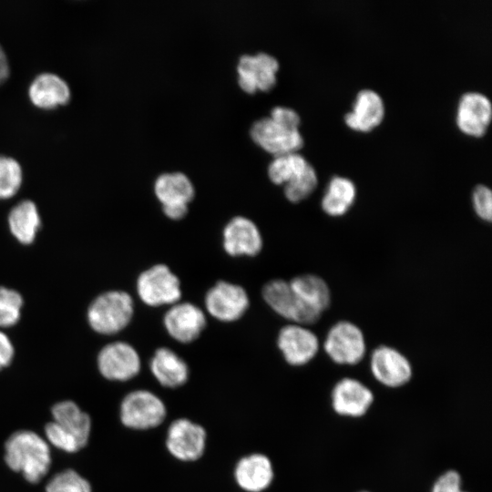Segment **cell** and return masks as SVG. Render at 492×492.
Segmentation results:
<instances>
[{"instance_id":"6da1fadb","label":"cell","mask_w":492,"mask_h":492,"mask_svg":"<svg viewBox=\"0 0 492 492\" xmlns=\"http://www.w3.org/2000/svg\"><path fill=\"white\" fill-rule=\"evenodd\" d=\"M5 461L30 483H37L48 472L51 454L48 443L31 430L13 433L5 444Z\"/></svg>"},{"instance_id":"7a4b0ae2","label":"cell","mask_w":492,"mask_h":492,"mask_svg":"<svg viewBox=\"0 0 492 492\" xmlns=\"http://www.w3.org/2000/svg\"><path fill=\"white\" fill-rule=\"evenodd\" d=\"M133 314L134 302L130 294L124 291H108L91 302L87 318L96 333L111 335L125 329Z\"/></svg>"},{"instance_id":"3957f363","label":"cell","mask_w":492,"mask_h":492,"mask_svg":"<svg viewBox=\"0 0 492 492\" xmlns=\"http://www.w3.org/2000/svg\"><path fill=\"white\" fill-rule=\"evenodd\" d=\"M137 293L147 305H172L181 298L179 277L165 264L159 263L142 272L137 280Z\"/></svg>"},{"instance_id":"277c9868","label":"cell","mask_w":492,"mask_h":492,"mask_svg":"<svg viewBox=\"0 0 492 492\" xmlns=\"http://www.w3.org/2000/svg\"><path fill=\"white\" fill-rule=\"evenodd\" d=\"M265 302L280 316L302 325L319 321L322 313L306 305L293 292L289 282L282 279L271 280L261 290Z\"/></svg>"},{"instance_id":"5b68a950","label":"cell","mask_w":492,"mask_h":492,"mask_svg":"<svg viewBox=\"0 0 492 492\" xmlns=\"http://www.w3.org/2000/svg\"><path fill=\"white\" fill-rule=\"evenodd\" d=\"M164 402L149 390L128 393L120 405L122 424L131 429L146 430L159 426L166 418Z\"/></svg>"},{"instance_id":"8992f818","label":"cell","mask_w":492,"mask_h":492,"mask_svg":"<svg viewBox=\"0 0 492 492\" xmlns=\"http://www.w3.org/2000/svg\"><path fill=\"white\" fill-rule=\"evenodd\" d=\"M323 348L334 363L354 365L364 359L366 342L359 326L343 320L330 327L323 342Z\"/></svg>"},{"instance_id":"52a82bcc","label":"cell","mask_w":492,"mask_h":492,"mask_svg":"<svg viewBox=\"0 0 492 492\" xmlns=\"http://www.w3.org/2000/svg\"><path fill=\"white\" fill-rule=\"evenodd\" d=\"M207 312L220 322H235L246 313L250 300L245 289L226 281L217 282L204 298Z\"/></svg>"},{"instance_id":"ba28073f","label":"cell","mask_w":492,"mask_h":492,"mask_svg":"<svg viewBox=\"0 0 492 492\" xmlns=\"http://www.w3.org/2000/svg\"><path fill=\"white\" fill-rule=\"evenodd\" d=\"M205 428L188 418H178L169 426L166 447L178 460L191 462L200 458L205 451Z\"/></svg>"},{"instance_id":"9c48e42d","label":"cell","mask_w":492,"mask_h":492,"mask_svg":"<svg viewBox=\"0 0 492 492\" xmlns=\"http://www.w3.org/2000/svg\"><path fill=\"white\" fill-rule=\"evenodd\" d=\"M100 374L111 381H128L140 371L141 362L137 350L128 343L117 341L105 345L97 355Z\"/></svg>"},{"instance_id":"30bf717a","label":"cell","mask_w":492,"mask_h":492,"mask_svg":"<svg viewBox=\"0 0 492 492\" xmlns=\"http://www.w3.org/2000/svg\"><path fill=\"white\" fill-rule=\"evenodd\" d=\"M277 345L284 360L293 366L308 364L320 348L317 335L305 325L297 323H290L281 328Z\"/></svg>"},{"instance_id":"8fae6325","label":"cell","mask_w":492,"mask_h":492,"mask_svg":"<svg viewBox=\"0 0 492 492\" xmlns=\"http://www.w3.org/2000/svg\"><path fill=\"white\" fill-rule=\"evenodd\" d=\"M163 323L171 338L181 343H189L200 337L207 325V319L197 305L178 302L166 312Z\"/></svg>"},{"instance_id":"7c38bea8","label":"cell","mask_w":492,"mask_h":492,"mask_svg":"<svg viewBox=\"0 0 492 492\" xmlns=\"http://www.w3.org/2000/svg\"><path fill=\"white\" fill-rule=\"evenodd\" d=\"M251 136L256 143L275 156L295 152L303 144L299 128L282 126L271 117H263L253 122Z\"/></svg>"},{"instance_id":"4fadbf2b","label":"cell","mask_w":492,"mask_h":492,"mask_svg":"<svg viewBox=\"0 0 492 492\" xmlns=\"http://www.w3.org/2000/svg\"><path fill=\"white\" fill-rule=\"evenodd\" d=\"M370 368L374 378L389 387L405 384L413 374L409 360L400 351L389 345H380L373 350Z\"/></svg>"},{"instance_id":"5bb4252c","label":"cell","mask_w":492,"mask_h":492,"mask_svg":"<svg viewBox=\"0 0 492 492\" xmlns=\"http://www.w3.org/2000/svg\"><path fill=\"white\" fill-rule=\"evenodd\" d=\"M491 116V102L485 94L468 91L461 95L456 107V121L463 133L473 137L483 136Z\"/></svg>"},{"instance_id":"9a60e30c","label":"cell","mask_w":492,"mask_h":492,"mask_svg":"<svg viewBox=\"0 0 492 492\" xmlns=\"http://www.w3.org/2000/svg\"><path fill=\"white\" fill-rule=\"evenodd\" d=\"M224 251L231 256H256L262 249L263 241L258 226L244 216L233 217L222 231Z\"/></svg>"},{"instance_id":"2e32d148","label":"cell","mask_w":492,"mask_h":492,"mask_svg":"<svg viewBox=\"0 0 492 492\" xmlns=\"http://www.w3.org/2000/svg\"><path fill=\"white\" fill-rule=\"evenodd\" d=\"M373 401L372 391L354 378L341 379L332 391L333 410L342 415L362 416L367 412Z\"/></svg>"},{"instance_id":"e0dca14e","label":"cell","mask_w":492,"mask_h":492,"mask_svg":"<svg viewBox=\"0 0 492 492\" xmlns=\"http://www.w3.org/2000/svg\"><path fill=\"white\" fill-rule=\"evenodd\" d=\"M237 485L246 492H262L272 484L274 471L270 458L261 453L241 457L234 468Z\"/></svg>"},{"instance_id":"ac0fdd59","label":"cell","mask_w":492,"mask_h":492,"mask_svg":"<svg viewBox=\"0 0 492 492\" xmlns=\"http://www.w3.org/2000/svg\"><path fill=\"white\" fill-rule=\"evenodd\" d=\"M384 116L382 97L371 88H363L355 96L353 107L343 118L354 130L367 132L378 126Z\"/></svg>"},{"instance_id":"d6986e66","label":"cell","mask_w":492,"mask_h":492,"mask_svg":"<svg viewBox=\"0 0 492 492\" xmlns=\"http://www.w3.org/2000/svg\"><path fill=\"white\" fill-rule=\"evenodd\" d=\"M32 104L41 109H53L67 104L71 97L70 87L59 76L42 73L36 76L28 87Z\"/></svg>"},{"instance_id":"ffe728a7","label":"cell","mask_w":492,"mask_h":492,"mask_svg":"<svg viewBox=\"0 0 492 492\" xmlns=\"http://www.w3.org/2000/svg\"><path fill=\"white\" fill-rule=\"evenodd\" d=\"M155 379L164 387L176 388L183 385L190 374L187 363L168 347L158 348L149 362Z\"/></svg>"},{"instance_id":"44dd1931","label":"cell","mask_w":492,"mask_h":492,"mask_svg":"<svg viewBox=\"0 0 492 492\" xmlns=\"http://www.w3.org/2000/svg\"><path fill=\"white\" fill-rule=\"evenodd\" d=\"M8 228L17 241L31 244L41 227V217L35 202L25 200L15 205L7 217Z\"/></svg>"},{"instance_id":"7402d4cb","label":"cell","mask_w":492,"mask_h":492,"mask_svg":"<svg viewBox=\"0 0 492 492\" xmlns=\"http://www.w3.org/2000/svg\"><path fill=\"white\" fill-rule=\"evenodd\" d=\"M53 421L73 436L84 447L88 441L91 419L73 401H61L52 407Z\"/></svg>"},{"instance_id":"603a6c76","label":"cell","mask_w":492,"mask_h":492,"mask_svg":"<svg viewBox=\"0 0 492 492\" xmlns=\"http://www.w3.org/2000/svg\"><path fill=\"white\" fill-rule=\"evenodd\" d=\"M356 198V187L349 178L334 175L325 189L321 200L324 213L331 217L344 215L353 206Z\"/></svg>"},{"instance_id":"cb8c5ba5","label":"cell","mask_w":492,"mask_h":492,"mask_svg":"<svg viewBox=\"0 0 492 492\" xmlns=\"http://www.w3.org/2000/svg\"><path fill=\"white\" fill-rule=\"evenodd\" d=\"M154 191L162 206L188 203L194 197V187L189 177L179 171L160 174Z\"/></svg>"},{"instance_id":"d4e9b609","label":"cell","mask_w":492,"mask_h":492,"mask_svg":"<svg viewBox=\"0 0 492 492\" xmlns=\"http://www.w3.org/2000/svg\"><path fill=\"white\" fill-rule=\"evenodd\" d=\"M289 283L298 297L312 309L323 314L330 307L331 290L322 277L312 273L301 274L293 277Z\"/></svg>"},{"instance_id":"484cf974","label":"cell","mask_w":492,"mask_h":492,"mask_svg":"<svg viewBox=\"0 0 492 492\" xmlns=\"http://www.w3.org/2000/svg\"><path fill=\"white\" fill-rule=\"evenodd\" d=\"M309 162L300 153L290 152L275 156L268 168V174L272 182L282 184L301 172Z\"/></svg>"},{"instance_id":"4316f807","label":"cell","mask_w":492,"mask_h":492,"mask_svg":"<svg viewBox=\"0 0 492 492\" xmlns=\"http://www.w3.org/2000/svg\"><path fill=\"white\" fill-rule=\"evenodd\" d=\"M317 173L311 163L284 183V195L292 202L307 198L316 188Z\"/></svg>"},{"instance_id":"83f0119b","label":"cell","mask_w":492,"mask_h":492,"mask_svg":"<svg viewBox=\"0 0 492 492\" xmlns=\"http://www.w3.org/2000/svg\"><path fill=\"white\" fill-rule=\"evenodd\" d=\"M23 181L22 168L17 160L0 155V200L15 196Z\"/></svg>"},{"instance_id":"f1b7e54d","label":"cell","mask_w":492,"mask_h":492,"mask_svg":"<svg viewBox=\"0 0 492 492\" xmlns=\"http://www.w3.org/2000/svg\"><path fill=\"white\" fill-rule=\"evenodd\" d=\"M24 300L15 290L0 286V328L11 327L21 317Z\"/></svg>"},{"instance_id":"f546056e","label":"cell","mask_w":492,"mask_h":492,"mask_svg":"<svg viewBox=\"0 0 492 492\" xmlns=\"http://www.w3.org/2000/svg\"><path fill=\"white\" fill-rule=\"evenodd\" d=\"M45 492H92L89 482L73 469L63 470L47 483Z\"/></svg>"},{"instance_id":"4dcf8cb0","label":"cell","mask_w":492,"mask_h":492,"mask_svg":"<svg viewBox=\"0 0 492 492\" xmlns=\"http://www.w3.org/2000/svg\"><path fill=\"white\" fill-rule=\"evenodd\" d=\"M256 61L255 80L257 88L268 90L276 82L275 72L279 67L278 60L272 55L259 52L254 55Z\"/></svg>"},{"instance_id":"1f68e13d","label":"cell","mask_w":492,"mask_h":492,"mask_svg":"<svg viewBox=\"0 0 492 492\" xmlns=\"http://www.w3.org/2000/svg\"><path fill=\"white\" fill-rule=\"evenodd\" d=\"M47 441L56 448L67 453H74L82 448L78 441L54 421L45 426Z\"/></svg>"},{"instance_id":"d6a6232c","label":"cell","mask_w":492,"mask_h":492,"mask_svg":"<svg viewBox=\"0 0 492 492\" xmlns=\"http://www.w3.org/2000/svg\"><path fill=\"white\" fill-rule=\"evenodd\" d=\"M472 203L476 214L484 221L492 220V192L489 187L478 184L472 192Z\"/></svg>"},{"instance_id":"836d02e7","label":"cell","mask_w":492,"mask_h":492,"mask_svg":"<svg viewBox=\"0 0 492 492\" xmlns=\"http://www.w3.org/2000/svg\"><path fill=\"white\" fill-rule=\"evenodd\" d=\"M431 492H465L461 489L460 475L455 470L446 471L436 479Z\"/></svg>"},{"instance_id":"e575fe53","label":"cell","mask_w":492,"mask_h":492,"mask_svg":"<svg viewBox=\"0 0 492 492\" xmlns=\"http://www.w3.org/2000/svg\"><path fill=\"white\" fill-rule=\"evenodd\" d=\"M270 117L275 122L290 128H298L301 121L299 114L293 108L284 106L274 107Z\"/></svg>"},{"instance_id":"d590c367","label":"cell","mask_w":492,"mask_h":492,"mask_svg":"<svg viewBox=\"0 0 492 492\" xmlns=\"http://www.w3.org/2000/svg\"><path fill=\"white\" fill-rule=\"evenodd\" d=\"M15 354L12 341L2 330H0V370L8 366Z\"/></svg>"},{"instance_id":"8d00e7d4","label":"cell","mask_w":492,"mask_h":492,"mask_svg":"<svg viewBox=\"0 0 492 492\" xmlns=\"http://www.w3.org/2000/svg\"><path fill=\"white\" fill-rule=\"evenodd\" d=\"M10 67L6 54L0 45V85L9 77Z\"/></svg>"},{"instance_id":"74e56055","label":"cell","mask_w":492,"mask_h":492,"mask_svg":"<svg viewBox=\"0 0 492 492\" xmlns=\"http://www.w3.org/2000/svg\"><path fill=\"white\" fill-rule=\"evenodd\" d=\"M360 492H368V491H360Z\"/></svg>"}]
</instances>
